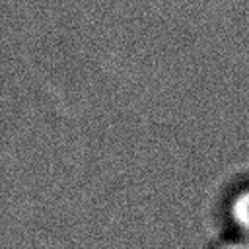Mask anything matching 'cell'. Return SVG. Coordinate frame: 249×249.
<instances>
[{
  "label": "cell",
  "instance_id": "obj_2",
  "mask_svg": "<svg viewBox=\"0 0 249 249\" xmlns=\"http://www.w3.org/2000/svg\"><path fill=\"white\" fill-rule=\"evenodd\" d=\"M208 249H249V237H239L231 233H222Z\"/></svg>",
  "mask_w": 249,
  "mask_h": 249
},
{
  "label": "cell",
  "instance_id": "obj_1",
  "mask_svg": "<svg viewBox=\"0 0 249 249\" xmlns=\"http://www.w3.org/2000/svg\"><path fill=\"white\" fill-rule=\"evenodd\" d=\"M220 218L224 233L249 237V179L233 183L226 191L220 202Z\"/></svg>",
  "mask_w": 249,
  "mask_h": 249
}]
</instances>
